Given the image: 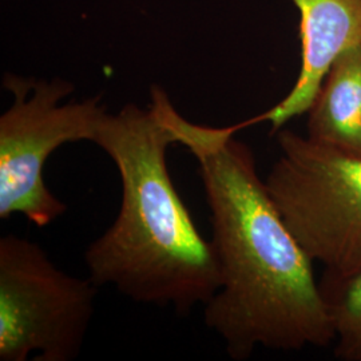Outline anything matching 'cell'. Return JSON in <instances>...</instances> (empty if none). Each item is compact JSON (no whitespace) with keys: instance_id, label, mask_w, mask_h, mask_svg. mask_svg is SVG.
Wrapping results in <instances>:
<instances>
[{"instance_id":"obj_4","label":"cell","mask_w":361,"mask_h":361,"mask_svg":"<svg viewBox=\"0 0 361 361\" xmlns=\"http://www.w3.org/2000/svg\"><path fill=\"white\" fill-rule=\"evenodd\" d=\"M3 86L13 101L0 116V219L22 214L46 228L67 205L47 188L44 165L66 143L94 142L107 111L98 97L61 104L74 86L59 78L49 82L6 74Z\"/></svg>"},{"instance_id":"obj_8","label":"cell","mask_w":361,"mask_h":361,"mask_svg":"<svg viewBox=\"0 0 361 361\" xmlns=\"http://www.w3.org/2000/svg\"><path fill=\"white\" fill-rule=\"evenodd\" d=\"M320 286L334 320L336 359L361 361V273L348 279L323 277Z\"/></svg>"},{"instance_id":"obj_6","label":"cell","mask_w":361,"mask_h":361,"mask_svg":"<svg viewBox=\"0 0 361 361\" xmlns=\"http://www.w3.org/2000/svg\"><path fill=\"white\" fill-rule=\"evenodd\" d=\"M300 11L301 68L283 101L256 122H269L271 133L308 113L324 78L341 52L361 43V0H292Z\"/></svg>"},{"instance_id":"obj_3","label":"cell","mask_w":361,"mask_h":361,"mask_svg":"<svg viewBox=\"0 0 361 361\" xmlns=\"http://www.w3.org/2000/svg\"><path fill=\"white\" fill-rule=\"evenodd\" d=\"M280 157L265 180L285 224L323 277L361 273V157L279 130Z\"/></svg>"},{"instance_id":"obj_1","label":"cell","mask_w":361,"mask_h":361,"mask_svg":"<svg viewBox=\"0 0 361 361\" xmlns=\"http://www.w3.org/2000/svg\"><path fill=\"white\" fill-rule=\"evenodd\" d=\"M152 102L174 142L195 157L207 194L221 286L205 304V324L224 340L233 360L258 347L300 350L329 347L335 328L313 261L274 205L258 176L255 154L229 126L197 125L180 116L166 91L152 87Z\"/></svg>"},{"instance_id":"obj_5","label":"cell","mask_w":361,"mask_h":361,"mask_svg":"<svg viewBox=\"0 0 361 361\" xmlns=\"http://www.w3.org/2000/svg\"><path fill=\"white\" fill-rule=\"evenodd\" d=\"M97 286L58 269L34 241L0 238V360L71 361L83 345Z\"/></svg>"},{"instance_id":"obj_7","label":"cell","mask_w":361,"mask_h":361,"mask_svg":"<svg viewBox=\"0 0 361 361\" xmlns=\"http://www.w3.org/2000/svg\"><path fill=\"white\" fill-rule=\"evenodd\" d=\"M308 113L310 140L361 157V43L338 55Z\"/></svg>"},{"instance_id":"obj_2","label":"cell","mask_w":361,"mask_h":361,"mask_svg":"<svg viewBox=\"0 0 361 361\" xmlns=\"http://www.w3.org/2000/svg\"><path fill=\"white\" fill-rule=\"evenodd\" d=\"M92 143L118 169L122 201L113 225L86 250L91 280L178 314L205 305L221 286L219 259L170 177L166 155L176 142L159 109L130 104L106 113Z\"/></svg>"}]
</instances>
